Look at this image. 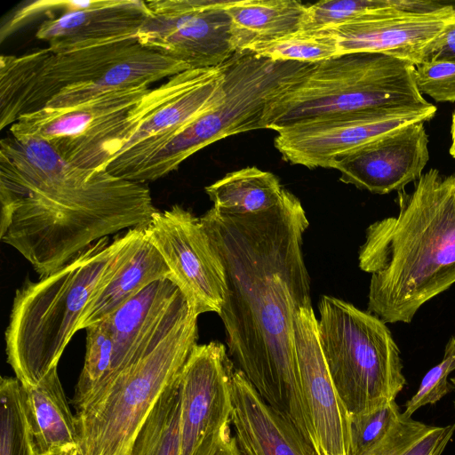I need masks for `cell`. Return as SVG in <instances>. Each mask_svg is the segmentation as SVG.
I'll list each match as a JSON object with an SVG mask.
<instances>
[{
    "label": "cell",
    "instance_id": "obj_1",
    "mask_svg": "<svg viewBox=\"0 0 455 455\" xmlns=\"http://www.w3.org/2000/svg\"><path fill=\"white\" fill-rule=\"evenodd\" d=\"M200 220L225 270L219 315L229 356L259 396L315 448L294 344L295 316L312 306L303 255L309 221L301 202L283 189L270 210L229 215L212 207Z\"/></svg>",
    "mask_w": 455,
    "mask_h": 455
},
{
    "label": "cell",
    "instance_id": "obj_2",
    "mask_svg": "<svg viewBox=\"0 0 455 455\" xmlns=\"http://www.w3.org/2000/svg\"><path fill=\"white\" fill-rule=\"evenodd\" d=\"M0 239L43 278L101 238L147 226L149 188L69 164L44 140L0 141Z\"/></svg>",
    "mask_w": 455,
    "mask_h": 455
},
{
    "label": "cell",
    "instance_id": "obj_3",
    "mask_svg": "<svg viewBox=\"0 0 455 455\" xmlns=\"http://www.w3.org/2000/svg\"><path fill=\"white\" fill-rule=\"evenodd\" d=\"M395 201V216L367 228L358 262L371 274L368 311L386 323H409L455 283V174L430 169Z\"/></svg>",
    "mask_w": 455,
    "mask_h": 455
},
{
    "label": "cell",
    "instance_id": "obj_4",
    "mask_svg": "<svg viewBox=\"0 0 455 455\" xmlns=\"http://www.w3.org/2000/svg\"><path fill=\"white\" fill-rule=\"evenodd\" d=\"M104 237L56 272L16 291L5 330L7 363L23 386L36 384L60 358L97 291L113 276L140 228Z\"/></svg>",
    "mask_w": 455,
    "mask_h": 455
},
{
    "label": "cell",
    "instance_id": "obj_5",
    "mask_svg": "<svg viewBox=\"0 0 455 455\" xmlns=\"http://www.w3.org/2000/svg\"><path fill=\"white\" fill-rule=\"evenodd\" d=\"M415 66L378 52H350L315 63L305 79L267 108L264 129L275 132L339 114L374 112L433 118L436 108L419 91Z\"/></svg>",
    "mask_w": 455,
    "mask_h": 455
},
{
    "label": "cell",
    "instance_id": "obj_6",
    "mask_svg": "<svg viewBox=\"0 0 455 455\" xmlns=\"http://www.w3.org/2000/svg\"><path fill=\"white\" fill-rule=\"evenodd\" d=\"M315 63L273 60L249 51L225 63L221 101L156 150L125 168L119 178L145 183L166 176L196 152L221 139L264 129L268 107L300 84Z\"/></svg>",
    "mask_w": 455,
    "mask_h": 455
},
{
    "label": "cell",
    "instance_id": "obj_7",
    "mask_svg": "<svg viewBox=\"0 0 455 455\" xmlns=\"http://www.w3.org/2000/svg\"><path fill=\"white\" fill-rule=\"evenodd\" d=\"M318 338L335 389L348 415L395 400L406 384L398 345L386 323L353 304L323 295Z\"/></svg>",
    "mask_w": 455,
    "mask_h": 455
},
{
    "label": "cell",
    "instance_id": "obj_8",
    "mask_svg": "<svg viewBox=\"0 0 455 455\" xmlns=\"http://www.w3.org/2000/svg\"><path fill=\"white\" fill-rule=\"evenodd\" d=\"M192 315L152 352L122 371L76 411L84 455H126L164 390L175 382L198 339Z\"/></svg>",
    "mask_w": 455,
    "mask_h": 455
},
{
    "label": "cell",
    "instance_id": "obj_9",
    "mask_svg": "<svg viewBox=\"0 0 455 455\" xmlns=\"http://www.w3.org/2000/svg\"><path fill=\"white\" fill-rule=\"evenodd\" d=\"M137 39L58 51L51 47L0 57V129L38 111L68 87L100 76L131 52Z\"/></svg>",
    "mask_w": 455,
    "mask_h": 455
},
{
    "label": "cell",
    "instance_id": "obj_10",
    "mask_svg": "<svg viewBox=\"0 0 455 455\" xmlns=\"http://www.w3.org/2000/svg\"><path fill=\"white\" fill-rule=\"evenodd\" d=\"M150 89L112 91L68 107H45L20 116L10 132L16 138L46 141L60 157L80 168L105 170L126 116Z\"/></svg>",
    "mask_w": 455,
    "mask_h": 455
},
{
    "label": "cell",
    "instance_id": "obj_11",
    "mask_svg": "<svg viewBox=\"0 0 455 455\" xmlns=\"http://www.w3.org/2000/svg\"><path fill=\"white\" fill-rule=\"evenodd\" d=\"M225 63L188 69L151 88L129 112L118 154L105 171L118 176L196 118L217 106L225 94Z\"/></svg>",
    "mask_w": 455,
    "mask_h": 455
},
{
    "label": "cell",
    "instance_id": "obj_12",
    "mask_svg": "<svg viewBox=\"0 0 455 455\" xmlns=\"http://www.w3.org/2000/svg\"><path fill=\"white\" fill-rule=\"evenodd\" d=\"M138 43L184 64L188 69L215 68L235 53L228 1L151 0Z\"/></svg>",
    "mask_w": 455,
    "mask_h": 455
},
{
    "label": "cell",
    "instance_id": "obj_13",
    "mask_svg": "<svg viewBox=\"0 0 455 455\" xmlns=\"http://www.w3.org/2000/svg\"><path fill=\"white\" fill-rule=\"evenodd\" d=\"M146 230L190 311L196 316L207 312L219 315L226 295L225 270L200 218L174 204L164 212L157 210Z\"/></svg>",
    "mask_w": 455,
    "mask_h": 455
},
{
    "label": "cell",
    "instance_id": "obj_14",
    "mask_svg": "<svg viewBox=\"0 0 455 455\" xmlns=\"http://www.w3.org/2000/svg\"><path fill=\"white\" fill-rule=\"evenodd\" d=\"M455 21V6L433 1L394 0L361 19L329 29L340 54L378 52L417 66L431 45Z\"/></svg>",
    "mask_w": 455,
    "mask_h": 455
},
{
    "label": "cell",
    "instance_id": "obj_15",
    "mask_svg": "<svg viewBox=\"0 0 455 455\" xmlns=\"http://www.w3.org/2000/svg\"><path fill=\"white\" fill-rule=\"evenodd\" d=\"M192 315L177 284L172 278H164L153 282L103 319L113 339L114 352L109 372L94 397Z\"/></svg>",
    "mask_w": 455,
    "mask_h": 455
},
{
    "label": "cell",
    "instance_id": "obj_16",
    "mask_svg": "<svg viewBox=\"0 0 455 455\" xmlns=\"http://www.w3.org/2000/svg\"><path fill=\"white\" fill-rule=\"evenodd\" d=\"M235 369L221 342L193 347L180 375V455H194L206 436L231 421Z\"/></svg>",
    "mask_w": 455,
    "mask_h": 455
},
{
    "label": "cell",
    "instance_id": "obj_17",
    "mask_svg": "<svg viewBox=\"0 0 455 455\" xmlns=\"http://www.w3.org/2000/svg\"><path fill=\"white\" fill-rule=\"evenodd\" d=\"M299 387L316 441V451L349 455V415L331 378L318 338L313 307H301L294 320Z\"/></svg>",
    "mask_w": 455,
    "mask_h": 455
},
{
    "label": "cell",
    "instance_id": "obj_18",
    "mask_svg": "<svg viewBox=\"0 0 455 455\" xmlns=\"http://www.w3.org/2000/svg\"><path fill=\"white\" fill-rule=\"evenodd\" d=\"M424 123L401 127L339 159L333 169L339 180L379 195L415 182L429 159Z\"/></svg>",
    "mask_w": 455,
    "mask_h": 455
},
{
    "label": "cell",
    "instance_id": "obj_19",
    "mask_svg": "<svg viewBox=\"0 0 455 455\" xmlns=\"http://www.w3.org/2000/svg\"><path fill=\"white\" fill-rule=\"evenodd\" d=\"M230 391L231 427L240 455H318L294 425L259 396L237 368L232 375Z\"/></svg>",
    "mask_w": 455,
    "mask_h": 455
},
{
    "label": "cell",
    "instance_id": "obj_20",
    "mask_svg": "<svg viewBox=\"0 0 455 455\" xmlns=\"http://www.w3.org/2000/svg\"><path fill=\"white\" fill-rule=\"evenodd\" d=\"M148 13L146 1L106 0L95 7L49 16L39 25L36 37L58 51L137 39Z\"/></svg>",
    "mask_w": 455,
    "mask_h": 455
},
{
    "label": "cell",
    "instance_id": "obj_21",
    "mask_svg": "<svg viewBox=\"0 0 455 455\" xmlns=\"http://www.w3.org/2000/svg\"><path fill=\"white\" fill-rule=\"evenodd\" d=\"M164 278H172L171 270L142 226L113 276L86 307L77 330L102 321L148 285Z\"/></svg>",
    "mask_w": 455,
    "mask_h": 455
},
{
    "label": "cell",
    "instance_id": "obj_22",
    "mask_svg": "<svg viewBox=\"0 0 455 455\" xmlns=\"http://www.w3.org/2000/svg\"><path fill=\"white\" fill-rule=\"evenodd\" d=\"M188 70L180 61L138 44L131 52L95 80L63 90L46 107L63 108L93 98L100 93L139 86H149L160 80Z\"/></svg>",
    "mask_w": 455,
    "mask_h": 455
},
{
    "label": "cell",
    "instance_id": "obj_23",
    "mask_svg": "<svg viewBox=\"0 0 455 455\" xmlns=\"http://www.w3.org/2000/svg\"><path fill=\"white\" fill-rule=\"evenodd\" d=\"M57 367L36 384L21 385L37 455L79 447L76 416L68 407Z\"/></svg>",
    "mask_w": 455,
    "mask_h": 455
},
{
    "label": "cell",
    "instance_id": "obj_24",
    "mask_svg": "<svg viewBox=\"0 0 455 455\" xmlns=\"http://www.w3.org/2000/svg\"><path fill=\"white\" fill-rule=\"evenodd\" d=\"M307 8V4L296 0L228 1L235 52L300 31Z\"/></svg>",
    "mask_w": 455,
    "mask_h": 455
},
{
    "label": "cell",
    "instance_id": "obj_25",
    "mask_svg": "<svg viewBox=\"0 0 455 455\" xmlns=\"http://www.w3.org/2000/svg\"><path fill=\"white\" fill-rule=\"evenodd\" d=\"M283 189L275 175L255 166L226 174L205 192L218 212L229 215L262 212L276 206Z\"/></svg>",
    "mask_w": 455,
    "mask_h": 455
},
{
    "label": "cell",
    "instance_id": "obj_26",
    "mask_svg": "<svg viewBox=\"0 0 455 455\" xmlns=\"http://www.w3.org/2000/svg\"><path fill=\"white\" fill-rule=\"evenodd\" d=\"M130 452L131 455H180V377L158 399Z\"/></svg>",
    "mask_w": 455,
    "mask_h": 455
},
{
    "label": "cell",
    "instance_id": "obj_27",
    "mask_svg": "<svg viewBox=\"0 0 455 455\" xmlns=\"http://www.w3.org/2000/svg\"><path fill=\"white\" fill-rule=\"evenodd\" d=\"M455 424L430 426L403 414L385 439L367 455H442Z\"/></svg>",
    "mask_w": 455,
    "mask_h": 455
},
{
    "label": "cell",
    "instance_id": "obj_28",
    "mask_svg": "<svg viewBox=\"0 0 455 455\" xmlns=\"http://www.w3.org/2000/svg\"><path fill=\"white\" fill-rule=\"evenodd\" d=\"M0 455H37L18 379L0 380Z\"/></svg>",
    "mask_w": 455,
    "mask_h": 455
},
{
    "label": "cell",
    "instance_id": "obj_29",
    "mask_svg": "<svg viewBox=\"0 0 455 455\" xmlns=\"http://www.w3.org/2000/svg\"><path fill=\"white\" fill-rule=\"evenodd\" d=\"M246 51L273 60L315 64L340 55L338 38L331 30H300Z\"/></svg>",
    "mask_w": 455,
    "mask_h": 455
},
{
    "label": "cell",
    "instance_id": "obj_30",
    "mask_svg": "<svg viewBox=\"0 0 455 455\" xmlns=\"http://www.w3.org/2000/svg\"><path fill=\"white\" fill-rule=\"evenodd\" d=\"M86 351L73 405L76 411L85 406L105 381L112 363L114 343L105 323L100 321L85 328Z\"/></svg>",
    "mask_w": 455,
    "mask_h": 455
},
{
    "label": "cell",
    "instance_id": "obj_31",
    "mask_svg": "<svg viewBox=\"0 0 455 455\" xmlns=\"http://www.w3.org/2000/svg\"><path fill=\"white\" fill-rule=\"evenodd\" d=\"M394 0H328L307 4L303 31L329 30L352 23Z\"/></svg>",
    "mask_w": 455,
    "mask_h": 455
},
{
    "label": "cell",
    "instance_id": "obj_32",
    "mask_svg": "<svg viewBox=\"0 0 455 455\" xmlns=\"http://www.w3.org/2000/svg\"><path fill=\"white\" fill-rule=\"evenodd\" d=\"M402 411L390 401L363 414L349 416V455H367L387 435Z\"/></svg>",
    "mask_w": 455,
    "mask_h": 455
},
{
    "label": "cell",
    "instance_id": "obj_33",
    "mask_svg": "<svg viewBox=\"0 0 455 455\" xmlns=\"http://www.w3.org/2000/svg\"><path fill=\"white\" fill-rule=\"evenodd\" d=\"M453 371L455 335H452L446 343L442 361L425 374L415 395L406 402L403 414L412 417L419 408L439 402L450 391L448 377Z\"/></svg>",
    "mask_w": 455,
    "mask_h": 455
},
{
    "label": "cell",
    "instance_id": "obj_34",
    "mask_svg": "<svg viewBox=\"0 0 455 455\" xmlns=\"http://www.w3.org/2000/svg\"><path fill=\"white\" fill-rule=\"evenodd\" d=\"M106 0H34L20 4L0 26V42L25 27L44 13L51 14L60 12L61 14L95 7Z\"/></svg>",
    "mask_w": 455,
    "mask_h": 455
},
{
    "label": "cell",
    "instance_id": "obj_35",
    "mask_svg": "<svg viewBox=\"0 0 455 455\" xmlns=\"http://www.w3.org/2000/svg\"><path fill=\"white\" fill-rule=\"evenodd\" d=\"M419 91L438 102H455V60H430L415 66Z\"/></svg>",
    "mask_w": 455,
    "mask_h": 455
},
{
    "label": "cell",
    "instance_id": "obj_36",
    "mask_svg": "<svg viewBox=\"0 0 455 455\" xmlns=\"http://www.w3.org/2000/svg\"><path fill=\"white\" fill-rule=\"evenodd\" d=\"M194 455H240L231 421L224 423L206 436Z\"/></svg>",
    "mask_w": 455,
    "mask_h": 455
},
{
    "label": "cell",
    "instance_id": "obj_37",
    "mask_svg": "<svg viewBox=\"0 0 455 455\" xmlns=\"http://www.w3.org/2000/svg\"><path fill=\"white\" fill-rule=\"evenodd\" d=\"M442 60H455V21L431 45L424 61Z\"/></svg>",
    "mask_w": 455,
    "mask_h": 455
},
{
    "label": "cell",
    "instance_id": "obj_38",
    "mask_svg": "<svg viewBox=\"0 0 455 455\" xmlns=\"http://www.w3.org/2000/svg\"><path fill=\"white\" fill-rule=\"evenodd\" d=\"M451 133V145L450 148V154L455 158V112L452 115Z\"/></svg>",
    "mask_w": 455,
    "mask_h": 455
},
{
    "label": "cell",
    "instance_id": "obj_39",
    "mask_svg": "<svg viewBox=\"0 0 455 455\" xmlns=\"http://www.w3.org/2000/svg\"><path fill=\"white\" fill-rule=\"evenodd\" d=\"M76 448H66L55 451L48 455H74L75 450Z\"/></svg>",
    "mask_w": 455,
    "mask_h": 455
},
{
    "label": "cell",
    "instance_id": "obj_40",
    "mask_svg": "<svg viewBox=\"0 0 455 455\" xmlns=\"http://www.w3.org/2000/svg\"><path fill=\"white\" fill-rule=\"evenodd\" d=\"M74 455H84V454H83L82 451L79 449V447H77L75 450Z\"/></svg>",
    "mask_w": 455,
    "mask_h": 455
},
{
    "label": "cell",
    "instance_id": "obj_41",
    "mask_svg": "<svg viewBox=\"0 0 455 455\" xmlns=\"http://www.w3.org/2000/svg\"><path fill=\"white\" fill-rule=\"evenodd\" d=\"M450 381H451V383L452 387H454V389H455V376H454V377H452V378H451V379H450Z\"/></svg>",
    "mask_w": 455,
    "mask_h": 455
},
{
    "label": "cell",
    "instance_id": "obj_42",
    "mask_svg": "<svg viewBox=\"0 0 455 455\" xmlns=\"http://www.w3.org/2000/svg\"><path fill=\"white\" fill-rule=\"evenodd\" d=\"M317 454L318 455H326V454H324L323 452H321V451H318Z\"/></svg>",
    "mask_w": 455,
    "mask_h": 455
},
{
    "label": "cell",
    "instance_id": "obj_43",
    "mask_svg": "<svg viewBox=\"0 0 455 455\" xmlns=\"http://www.w3.org/2000/svg\"><path fill=\"white\" fill-rule=\"evenodd\" d=\"M126 455H131V452L129 451Z\"/></svg>",
    "mask_w": 455,
    "mask_h": 455
},
{
    "label": "cell",
    "instance_id": "obj_44",
    "mask_svg": "<svg viewBox=\"0 0 455 455\" xmlns=\"http://www.w3.org/2000/svg\"><path fill=\"white\" fill-rule=\"evenodd\" d=\"M454 407H455V401H454Z\"/></svg>",
    "mask_w": 455,
    "mask_h": 455
}]
</instances>
